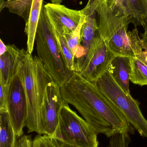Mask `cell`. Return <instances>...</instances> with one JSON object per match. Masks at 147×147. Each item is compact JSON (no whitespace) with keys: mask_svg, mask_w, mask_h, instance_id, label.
Instances as JSON below:
<instances>
[{"mask_svg":"<svg viewBox=\"0 0 147 147\" xmlns=\"http://www.w3.org/2000/svg\"><path fill=\"white\" fill-rule=\"evenodd\" d=\"M37 57L54 81L61 86L73 72L66 67L53 32L44 5L38 22L35 38Z\"/></svg>","mask_w":147,"mask_h":147,"instance_id":"cell-4","label":"cell"},{"mask_svg":"<svg viewBox=\"0 0 147 147\" xmlns=\"http://www.w3.org/2000/svg\"><path fill=\"white\" fill-rule=\"evenodd\" d=\"M130 142L129 134H117L110 138L109 142L106 147H129Z\"/></svg>","mask_w":147,"mask_h":147,"instance_id":"cell-22","label":"cell"},{"mask_svg":"<svg viewBox=\"0 0 147 147\" xmlns=\"http://www.w3.org/2000/svg\"><path fill=\"white\" fill-rule=\"evenodd\" d=\"M52 28L64 35L74 32L83 16V10H75L60 3H47L44 5Z\"/></svg>","mask_w":147,"mask_h":147,"instance_id":"cell-11","label":"cell"},{"mask_svg":"<svg viewBox=\"0 0 147 147\" xmlns=\"http://www.w3.org/2000/svg\"><path fill=\"white\" fill-rule=\"evenodd\" d=\"M130 22L135 27L142 26L145 18V10L140 0H127Z\"/></svg>","mask_w":147,"mask_h":147,"instance_id":"cell-19","label":"cell"},{"mask_svg":"<svg viewBox=\"0 0 147 147\" xmlns=\"http://www.w3.org/2000/svg\"><path fill=\"white\" fill-rule=\"evenodd\" d=\"M97 0H89L83 10L86 17L83 26L80 47L75 55V71L80 73L98 34V22L96 7Z\"/></svg>","mask_w":147,"mask_h":147,"instance_id":"cell-10","label":"cell"},{"mask_svg":"<svg viewBox=\"0 0 147 147\" xmlns=\"http://www.w3.org/2000/svg\"><path fill=\"white\" fill-rule=\"evenodd\" d=\"M140 1L144 7L145 13H146L145 18L144 19L142 26L144 28V29H145L144 33L147 34V0H140Z\"/></svg>","mask_w":147,"mask_h":147,"instance_id":"cell-27","label":"cell"},{"mask_svg":"<svg viewBox=\"0 0 147 147\" xmlns=\"http://www.w3.org/2000/svg\"><path fill=\"white\" fill-rule=\"evenodd\" d=\"M117 56L110 50L107 42L97 34L79 74L88 81L96 84L108 70Z\"/></svg>","mask_w":147,"mask_h":147,"instance_id":"cell-7","label":"cell"},{"mask_svg":"<svg viewBox=\"0 0 147 147\" xmlns=\"http://www.w3.org/2000/svg\"><path fill=\"white\" fill-rule=\"evenodd\" d=\"M16 134L7 111H0V147H17Z\"/></svg>","mask_w":147,"mask_h":147,"instance_id":"cell-15","label":"cell"},{"mask_svg":"<svg viewBox=\"0 0 147 147\" xmlns=\"http://www.w3.org/2000/svg\"><path fill=\"white\" fill-rule=\"evenodd\" d=\"M52 3H60L62 2L64 0H50Z\"/></svg>","mask_w":147,"mask_h":147,"instance_id":"cell-31","label":"cell"},{"mask_svg":"<svg viewBox=\"0 0 147 147\" xmlns=\"http://www.w3.org/2000/svg\"><path fill=\"white\" fill-rule=\"evenodd\" d=\"M68 104L62 98L60 86L54 80L46 87L41 109V135L52 137L58 124L60 110Z\"/></svg>","mask_w":147,"mask_h":147,"instance_id":"cell-8","label":"cell"},{"mask_svg":"<svg viewBox=\"0 0 147 147\" xmlns=\"http://www.w3.org/2000/svg\"><path fill=\"white\" fill-rule=\"evenodd\" d=\"M16 1V0H7V1Z\"/></svg>","mask_w":147,"mask_h":147,"instance_id":"cell-33","label":"cell"},{"mask_svg":"<svg viewBox=\"0 0 147 147\" xmlns=\"http://www.w3.org/2000/svg\"><path fill=\"white\" fill-rule=\"evenodd\" d=\"M131 65L130 81L141 86H147V65L135 57H129Z\"/></svg>","mask_w":147,"mask_h":147,"instance_id":"cell-17","label":"cell"},{"mask_svg":"<svg viewBox=\"0 0 147 147\" xmlns=\"http://www.w3.org/2000/svg\"><path fill=\"white\" fill-rule=\"evenodd\" d=\"M32 142L31 136L23 135L19 138L17 147H32Z\"/></svg>","mask_w":147,"mask_h":147,"instance_id":"cell-25","label":"cell"},{"mask_svg":"<svg viewBox=\"0 0 147 147\" xmlns=\"http://www.w3.org/2000/svg\"><path fill=\"white\" fill-rule=\"evenodd\" d=\"M7 47V51L0 56V84L9 86L28 53L14 45Z\"/></svg>","mask_w":147,"mask_h":147,"instance_id":"cell-12","label":"cell"},{"mask_svg":"<svg viewBox=\"0 0 147 147\" xmlns=\"http://www.w3.org/2000/svg\"><path fill=\"white\" fill-rule=\"evenodd\" d=\"M108 71L123 90L130 94L129 82L131 65L129 57L116 56L111 62Z\"/></svg>","mask_w":147,"mask_h":147,"instance_id":"cell-13","label":"cell"},{"mask_svg":"<svg viewBox=\"0 0 147 147\" xmlns=\"http://www.w3.org/2000/svg\"><path fill=\"white\" fill-rule=\"evenodd\" d=\"M101 91L123 113L130 125L139 134L147 138V120L140 107V102L126 93L108 71L97 82Z\"/></svg>","mask_w":147,"mask_h":147,"instance_id":"cell-5","label":"cell"},{"mask_svg":"<svg viewBox=\"0 0 147 147\" xmlns=\"http://www.w3.org/2000/svg\"><path fill=\"white\" fill-rule=\"evenodd\" d=\"M97 1L98 35L107 42L116 55L135 57L128 36V27L131 23L129 16L123 12L115 0Z\"/></svg>","mask_w":147,"mask_h":147,"instance_id":"cell-3","label":"cell"},{"mask_svg":"<svg viewBox=\"0 0 147 147\" xmlns=\"http://www.w3.org/2000/svg\"><path fill=\"white\" fill-rule=\"evenodd\" d=\"M115 1L116 4L122 9L124 13L129 15V11L128 8L127 0H115Z\"/></svg>","mask_w":147,"mask_h":147,"instance_id":"cell-26","label":"cell"},{"mask_svg":"<svg viewBox=\"0 0 147 147\" xmlns=\"http://www.w3.org/2000/svg\"><path fill=\"white\" fill-rule=\"evenodd\" d=\"M7 49V45H5L2 40L0 39V56L4 54Z\"/></svg>","mask_w":147,"mask_h":147,"instance_id":"cell-29","label":"cell"},{"mask_svg":"<svg viewBox=\"0 0 147 147\" xmlns=\"http://www.w3.org/2000/svg\"><path fill=\"white\" fill-rule=\"evenodd\" d=\"M4 1H4V0H0V5H1Z\"/></svg>","mask_w":147,"mask_h":147,"instance_id":"cell-32","label":"cell"},{"mask_svg":"<svg viewBox=\"0 0 147 147\" xmlns=\"http://www.w3.org/2000/svg\"><path fill=\"white\" fill-rule=\"evenodd\" d=\"M43 5V0H33L29 19L25 26L24 32L27 37L26 51L30 54L33 51L37 26Z\"/></svg>","mask_w":147,"mask_h":147,"instance_id":"cell-14","label":"cell"},{"mask_svg":"<svg viewBox=\"0 0 147 147\" xmlns=\"http://www.w3.org/2000/svg\"><path fill=\"white\" fill-rule=\"evenodd\" d=\"M142 38L144 43L147 46V34L145 33L141 34Z\"/></svg>","mask_w":147,"mask_h":147,"instance_id":"cell-30","label":"cell"},{"mask_svg":"<svg viewBox=\"0 0 147 147\" xmlns=\"http://www.w3.org/2000/svg\"><path fill=\"white\" fill-rule=\"evenodd\" d=\"M32 147H56L50 136L46 135L38 134L33 140Z\"/></svg>","mask_w":147,"mask_h":147,"instance_id":"cell-23","label":"cell"},{"mask_svg":"<svg viewBox=\"0 0 147 147\" xmlns=\"http://www.w3.org/2000/svg\"><path fill=\"white\" fill-rule=\"evenodd\" d=\"M0 111H7L9 86L0 84Z\"/></svg>","mask_w":147,"mask_h":147,"instance_id":"cell-24","label":"cell"},{"mask_svg":"<svg viewBox=\"0 0 147 147\" xmlns=\"http://www.w3.org/2000/svg\"><path fill=\"white\" fill-rule=\"evenodd\" d=\"M33 0H16L4 1L0 5V11L7 8L10 13L22 17L27 23L32 7Z\"/></svg>","mask_w":147,"mask_h":147,"instance_id":"cell-16","label":"cell"},{"mask_svg":"<svg viewBox=\"0 0 147 147\" xmlns=\"http://www.w3.org/2000/svg\"><path fill=\"white\" fill-rule=\"evenodd\" d=\"M7 111L18 138L23 135L27 114L26 98L24 86L18 73L9 86Z\"/></svg>","mask_w":147,"mask_h":147,"instance_id":"cell-9","label":"cell"},{"mask_svg":"<svg viewBox=\"0 0 147 147\" xmlns=\"http://www.w3.org/2000/svg\"><path fill=\"white\" fill-rule=\"evenodd\" d=\"M52 29L67 69L70 71L74 72L75 57L68 47L65 35L56 29Z\"/></svg>","mask_w":147,"mask_h":147,"instance_id":"cell-18","label":"cell"},{"mask_svg":"<svg viewBox=\"0 0 147 147\" xmlns=\"http://www.w3.org/2000/svg\"><path fill=\"white\" fill-rule=\"evenodd\" d=\"M65 102L74 106L98 134L109 138L121 134H133V127L123 113L101 91L96 84L73 72L60 86Z\"/></svg>","mask_w":147,"mask_h":147,"instance_id":"cell-1","label":"cell"},{"mask_svg":"<svg viewBox=\"0 0 147 147\" xmlns=\"http://www.w3.org/2000/svg\"><path fill=\"white\" fill-rule=\"evenodd\" d=\"M130 44L135 57L147 65V46L142 39L139 37L135 38Z\"/></svg>","mask_w":147,"mask_h":147,"instance_id":"cell-21","label":"cell"},{"mask_svg":"<svg viewBox=\"0 0 147 147\" xmlns=\"http://www.w3.org/2000/svg\"><path fill=\"white\" fill-rule=\"evenodd\" d=\"M18 74L24 86L26 98L27 114L25 127L28 133L41 135L40 111L45 90L53 81L37 56L28 53L19 69Z\"/></svg>","mask_w":147,"mask_h":147,"instance_id":"cell-2","label":"cell"},{"mask_svg":"<svg viewBox=\"0 0 147 147\" xmlns=\"http://www.w3.org/2000/svg\"><path fill=\"white\" fill-rule=\"evenodd\" d=\"M97 135L87 122L66 104L60 110L58 124L50 137L78 147H98Z\"/></svg>","mask_w":147,"mask_h":147,"instance_id":"cell-6","label":"cell"},{"mask_svg":"<svg viewBox=\"0 0 147 147\" xmlns=\"http://www.w3.org/2000/svg\"><path fill=\"white\" fill-rule=\"evenodd\" d=\"M82 10L83 14L78 26L74 32L65 35L68 47L75 57L81 44L82 28L86 17L84 11L83 9Z\"/></svg>","mask_w":147,"mask_h":147,"instance_id":"cell-20","label":"cell"},{"mask_svg":"<svg viewBox=\"0 0 147 147\" xmlns=\"http://www.w3.org/2000/svg\"><path fill=\"white\" fill-rule=\"evenodd\" d=\"M51 139L54 144L56 147H79L66 144V143L62 142L58 140H56V139H53V138H51Z\"/></svg>","mask_w":147,"mask_h":147,"instance_id":"cell-28","label":"cell"}]
</instances>
